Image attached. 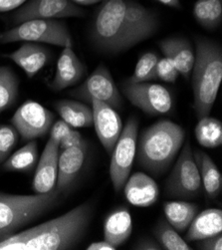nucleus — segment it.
Here are the masks:
<instances>
[{
  "instance_id": "nucleus-35",
  "label": "nucleus",
  "mask_w": 222,
  "mask_h": 250,
  "mask_svg": "<svg viewBox=\"0 0 222 250\" xmlns=\"http://www.w3.org/2000/svg\"><path fill=\"white\" fill-rule=\"evenodd\" d=\"M196 246L202 250H222V236L221 234L208 237L201 240Z\"/></svg>"
},
{
  "instance_id": "nucleus-39",
  "label": "nucleus",
  "mask_w": 222,
  "mask_h": 250,
  "mask_svg": "<svg viewBox=\"0 0 222 250\" xmlns=\"http://www.w3.org/2000/svg\"><path fill=\"white\" fill-rule=\"evenodd\" d=\"M158 1L166 5V6H170V7H174V8H180L181 7L180 0H158Z\"/></svg>"
},
{
  "instance_id": "nucleus-38",
  "label": "nucleus",
  "mask_w": 222,
  "mask_h": 250,
  "mask_svg": "<svg viewBox=\"0 0 222 250\" xmlns=\"http://www.w3.org/2000/svg\"><path fill=\"white\" fill-rule=\"evenodd\" d=\"M87 249L88 250H116L117 248L113 246L111 243H109L108 241L103 240V241H98L90 244L87 247Z\"/></svg>"
},
{
  "instance_id": "nucleus-4",
  "label": "nucleus",
  "mask_w": 222,
  "mask_h": 250,
  "mask_svg": "<svg viewBox=\"0 0 222 250\" xmlns=\"http://www.w3.org/2000/svg\"><path fill=\"white\" fill-rule=\"evenodd\" d=\"M184 131L178 124L161 120L142 132L138 146L139 164L154 174L166 170L182 146Z\"/></svg>"
},
{
  "instance_id": "nucleus-20",
  "label": "nucleus",
  "mask_w": 222,
  "mask_h": 250,
  "mask_svg": "<svg viewBox=\"0 0 222 250\" xmlns=\"http://www.w3.org/2000/svg\"><path fill=\"white\" fill-rule=\"evenodd\" d=\"M222 232V211L209 208L192 219L186 233L187 241H199Z\"/></svg>"
},
{
  "instance_id": "nucleus-14",
  "label": "nucleus",
  "mask_w": 222,
  "mask_h": 250,
  "mask_svg": "<svg viewBox=\"0 0 222 250\" xmlns=\"http://www.w3.org/2000/svg\"><path fill=\"white\" fill-rule=\"evenodd\" d=\"M60 143L49 138L40 161L36 167L33 180V190L38 193H47L53 190L56 187L58 176Z\"/></svg>"
},
{
  "instance_id": "nucleus-6",
  "label": "nucleus",
  "mask_w": 222,
  "mask_h": 250,
  "mask_svg": "<svg viewBox=\"0 0 222 250\" xmlns=\"http://www.w3.org/2000/svg\"><path fill=\"white\" fill-rule=\"evenodd\" d=\"M48 43L61 47H73L71 34L64 22L55 19H32L17 24V26L0 33V42Z\"/></svg>"
},
{
  "instance_id": "nucleus-1",
  "label": "nucleus",
  "mask_w": 222,
  "mask_h": 250,
  "mask_svg": "<svg viewBox=\"0 0 222 250\" xmlns=\"http://www.w3.org/2000/svg\"><path fill=\"white\" fill-rule=\"evenodd\" d=\"M159 28L155 11L135 0H104L92 25L91 38L101 51L117 54L152 37Z\"/></svg>"
},
{
  "instance_id": "nucleus-25",
  "label": "nucleus",
  "mask_w": 222,
  "mask_h": 250,
  "mask_svg": "<svg viewBox=\"0 0 222 250\" xmlns=\"http://www.w3.org/2000/svg\"><path fill=\"white\" fill-rule=\"evenodd\" d=\"M195 137L202 146L214 148L222 145V124L209 116L200 119L195 127Z\"/></svg>"
},
{
  "instance_id": "nucleus-16",
  "label": "nucleus",
  "mask_w": 222,
  "mask_h": 250,
  "mask_svg": "<svg viewBox=\"0 0 222 250\" xmlns=\"http://www.w3.org/2000/svg\"><path fill=\"white\" fill-rule=\"evenodd\" d=\"M85 66L72 47H65L59 57L54 78L49 84L53 91L59 92L76 85L84 76Z\"/></svg>"
},
{
  "instance_id": "nucleus-21",
  "label": "nucleus",
  "mask_w": 222,
  "mask_h": 250,
  "mask_svg": "<svg viewBox=\"0 0 222 250\" xmlns=\"http://www.w3.org/2000/svg\"><path fill=\"white\" fill-rule=\"evenodd\" d=\"M133 231L132 216L128 209L120 208L111 213L104 224L105 240L116 248L131 236Z\"/></svg>"
},
{
  "instance_id": "nucleus-29",
  "label": "nucleus",
  "mask_w": 222,
  "mask_h": 250,
  "mask_svg": "<svg viewBox=\"0 0 222 250\" xmlns=\"http://www.w3.org/2000/svg\"><path fill=\"white\" fill-rule=\"evenodd\" d=\"M155 235L161 245L167 250H190L186 241L172 228L168 221L161 220L155 229Z\"/></svg>"
},
{
  "instance_id": "nucleus-3",
  "label": "nucleus",
  "mask_w": 222,
  "mask_h": 250,
  "mask_svg": "<svg viewBox=\"0 0 222 250\" xmlns=\"http://www.w3.org/2000/svg\"><path fill=\"white\" fill-rule=\"evenodd\" d=\"M222 81V50L218 43L205 38L196 40L192 68L193 109L197 118L209 115Z\"/></svg>"
},
{
  "instance_id": "nucleus-15",
  "label": "nucleus",
  "mask_w": 222,
  "mask_h": 250,
  "mask_svg": "<svg viewBox=\"0 0 222 250\" xmlns=\"http://www.w3.org/2000/svg\"><path fill=\"white\" fill-rule=\"evenodd\" d=\"M88 152V144L82 141L78 146L63 149L58 160V176L55 188L64 193L77 179Z\"/></svg>"
},
{
  "instance_id": "nucleus-5",
  "label": "nucleus",
  "mask_w": 222,
  "mask_h": 250,
  "mask_svg": "<svg viewBox=\"0 0 222 250\" xmlns=\"http://www.w3.org/2000/svg\"><path fill=\"white\" fill-rule=\"evenodd\" d=\"M61 192L17 195L0 192V239L52 209L60 201Z\"/></svg>"
},
{
  "instance_id": "nucleus-10",
  "label": "nucleus",
  "mask_w": 222,
  "mask_h": 250,
  "mask_svg": "<svg viewBox=\"0 0 222 250\" xmlns=\"http://www.w3.org/2000/svg\"><path fill=\"white\" fill-rule=\"evenodd\" d=\"M122 92L129 101L144 113L159 116L168 114L172 109V98L169 91L158 84L125 83Z\"/></svg>"
},
{
  "instance_id": "nucleus-36",
  "label": "nucleus",
  "mask_w": 222,
  "mask_h": 250,
  "mask_svg": "<svg viewBox=\"0 0 222 250\" xmlns=\"http://www.w3.org/2000/svg\"><path fill=\"white\" fill-rule=\"evenodd\" d=\"M27 0H0V12H7L22 6Z\"/></svg>"
},
{
  "instance_id": "nucleus-7",
  "label": "nucleus",
  "mask_w": 222,
  "mask_h": 250,
  "mask_svg": "<svg viewBox=\"0 0 222 250\" xmlns=\"http://www.w3.org/2000/svg\"><path fill=\"white\" fill-rule=\"evenodd\" d=\"M138 129V120L134 117L130 118L112 152L110 176L116 192L124 188L130 177L137 154Z\"/></svg>"
},
{
  "instance_id": "nucleus-2",
  "label": "nucleus",
  "mask_w": 222,
  "mask_h": 250,
  "mask_svg": "<svg viewBox=\"0 0 222 250\" xmlns=\"http://www.w3.org/2000/svg\"><path fill=\"white\" fill-rule=\"evenodd\" d=\"M91 204L84 203L38 227L0 239V250H66L84 236L92 218Z\"/></svg>"
},
{
  "instance_id": "nucleus-11",
  "label": "nucleus",
  "mask_w": 222,
  "mask_h": 250,
  "mask_svg": "<svg viewBox=\"0 0 222 250\" xmlns=\"http://www.w3.org/2000/svg\"><path fill=\"white\" fill-rule=\"evenodd\" d=\"M53 121L54 114L34 101L23 103L11 119L13 127L23 141H32L45 136Z\"/></svg>"
},
{
  "instance_id": "nucleus-13",
  "label": "nucleus",
  "mask_w": 222,
  "mask_h": 250,
  "mask_svg": "<svg viewBox=\"0 0 222 250\" xmlns=\"http://www.w3.org/2000/svg\"><path fill=\"white\" fill-rule=\"evenodd\" d=\"M93 125L97 136L108 154H112L122 131V123L114 108L106 103L92 100Z\"/></svg>"
},
{
  "instance_id": "nucleus-28",
  "label": "nucleus",
  "mask_w": 222,
  "mask_h": 250,
  "mask_svg": "<svg viewBox=\"0 0 222 250\" xmlns=\"http://www.w3.org/2000/svg\"><path fill=\"white\" fill-rule=\"evenodd\" d=\"M19 80L7 66L0 67V113L13 105L18 95Z\"/></svg>"
},
{
  "instance_id": "nucleus-27",
  "label": "nucleus",
  "mask_w": 222,
  "mask_h": 250,
  "mask_svg": "<svg viewBox=\"0 0 222 250\" xmlns=\"http://www.w3.org/2000/svg\"><path fill=\"white\" fill-rule=\"evenodd\" d=\"M193 14L202 27L214 29L222 20V0H197Z\"/></svg>"
},
{
  "instance_id": "nucleus-30",
  "label": "nucleus",
  "mask_w": 222,
  "mask_h": 250,
  "mask_svg": "<svg viewBox=\"0 0 222 250\" xmlns=\"http://www.w3.org/2000/svg\"><path fill=\"white\" fill-rule=\"evenodd\" d=\"M158 61L159 56L156 53L147 52L143 54L138 61L134 73L129 78L127 83L137 84L156 80V67Z\"/></svg>"
},
{
  "instance_id": "nucleus-37",
  "label": "nucleus",
  "mask_w": 222,
  "mask_h": 250,
  "mask_svg": "<svg viewBox=\"0 0 222 250\" xmlns=\"http://www.w3.org/2000/svg\"><path fill=\"white\" fill-rule=\"evenodd\" d=\"M134 249H144V250H159L161 249V246L155 242L152 239L145 238V239H141L138 244H136L134 246Z\"/></svg>"
},
{
  "instance_id": "nucleus-22",
  "label": "nucleus",
  "mask_w": 222,
  "mask_h": 250,
  "mask_svg": "<svg viewBox=\"0 0 222 250\" xmlns=\"http://www.w3.org/2000/svg\"><path fill=\"white\" fill-rule=\"evenodd\" d=\"M55 109L62 120L72 128H88L93 125L91 105L88 106L71 100H61L55 103Z\"/></svg>"
},
{
  "instance_id": "nucleus-12",
  "label": "nucleus",
  "mask_w": 222,
  "mask_h": 250,
  "mask_svg": "<svg viewBox=\"0 0 222 250\" xmlns=\"http://www.w3.org/2000/svg\"><path fill=\"white\" fill-rule=\"evenodd\" d=\"M84 11L71 0H29L13 14L16 24L32 19H60L82 16Z\"/></svg>"
},
{
  "instance_id": "nucleus-24",
  "label": "nucleus",
  "mask_w": 222,
  "mask_h": 250,
  "mask_svg": "<svg viewBox=\"0 0 222 250\" xmlns=\"http://www.w3.org/2000/svg\"><path fill=\"white\" fill-rule=\"evenodd\" d=\"M163 209L170 226L178 231H184L194 218L197 207L186 202H168Z\"/></svg>"
},
{
  "instance_id": "nucleus-18",
  "label": "nucleus",
  "mask_w": 222,
  "mask_h": 250,
  "mask_svg": "<svg viewBox=\"0 0 222 250\" xmlns=\"http://www.w3.org/2000/svg\"><path fill=\"white\" fill-rule=\"evenodd\" d=\"M5 56L25 72L28 78H33L46 65L50 58V53L44 46L33 42H25L14 52Z\"/></svg>"
},
{
  "instance_id": "nucleus-31",
  "label": "nucleus",
  "mask_w": 222,
  "mask_h": 250,
  "mask_svg": "<svg viewBox=\"0 0 222 250\" xmlns=\"http://www.w3.org/2000/svg\"><path fill=\"white\" fill-rule=\"evenodd\" d=\"M18 132L12 126L2 125L0 126V164L9 157L13 147L18 142Z\"/></svg>"
},
{
  "instance_id": "nucleus-32",
  "label": "nucleus",
  "mask_w": 222,
  "mask_h": 250,
  "mask_svg": "<svg viewBox=\"0 0 222 250\" xmlns=\"http://www.w3.org/2000/svg\"><path fill=\"white\" fill-rule=\"evenodd\" d=\"M179 75L180 72L171 60L166 57L159 58L156 67L157 79H161L166 83H175L179 78Z\"/></svg>"
},
{
  "instance_id": "nucleus-40",
  "label": "nucleus",
  "mask_w": 222,
  "mask_h": 250,
  "mask_svg": "<svg viewBox=\"0 0 222 250\" xmlns=\"http://www.w3.org/2000/svg\"><path fill=\"white\" fill-rule=\"evenodd\" d=\"M73 3H78L81 5H92L98 2L104 1V0H71Z\"/></svg>"
},
{
  "instance_id": "nucleus-33",
  "label": "nucleus",
  "mask_w": 222,
  "mask_h": 250,
  "mask_svg": "<svg viewBox=\"0 0 222 250\" xmlns=\"http://www.w3.org/2000/svg\"><path fill=\"white\" fill-rule=\"evenodd\" d=\"M73 128L63 120H59L53 124L50 128V139L60 143L61 140L70 132Z\"/></svg>"
},
{
  "instance_id": "nucleus-26",
  "label": "nucleus",
  "mask_w": 222,
  "mask_h": 250,
  "mask_svg": "<svg viewBox=\"0 0 222 250\" xmlns=\"http://www.w3.org/2000/svg\"><path fill=\"white\" fill-rule=\"evenodd\" d=\"M37 158V143L31 141L7 158L3 163L2 168L5 171H30L35 167Z\"/></svg>"
},
{
  "instance_id": "nucleus-19",
  "label": "nucleus",
  "mask_w": 222,
  "mask_h": 250,
  "mask_svg": "<svg viewBox=\"0 0 222 250\" xmlns=\"http://www.w3.org/2000/svg\"><path fill=\"white\" fill-rule=\"evenodd\" d=\"M164 57L171 60L180 74L188 78L192 71L195 53L190 43L183 38H167L159 43Z\"/></svg>"
},
{
  "instance_id": "nucleus-9",
  "label": "nucleus",
  "mask_w": 222,
  "mask_h": 250,
  "mask_svg": "<svg viewBox=\"0 0 222 250\" xmlns=\"http://www.w3.org/2000/svg\"><path fill=\"white\" fill-rule=\"evenodd\" d=\"M70 95L91 105L92 100L108 104L114 109L121 107V97L108 68L104 64L99 65L87 80Z\"/></svg>"
},
{
  "instance_id": "nucleus-17",
  "label": "nucleus",
  "mask_w": 222,
  "mask_h": 250,
  "mask_svg": "<svg viewBox=\"0 0 222 250\" xmlns=\"http://www.w3.org/2000/svg\"><path fill=\"white\" fill-rule=\"evenodd\" d=\"M128 202L136 207H151L158 201L160 189L157 183L143 172H137L125 184Z\"/></svg>"
},
{
  "instance_id": "nucleus-34",
  "label": "nucleus",
  "mask_w": 222,
  "mask_h": 250,
  "mask_svg": "<svg viewBox=\"0 0 222 250\" xmlns=\"http://www.w3.org/2000/svg\"><path fill=\"white\" fill-rule=\"evenodd\" d=\"M82 135L78 131L72 130L61 140L59 147L63 151V149L78 146L79 144L82 143Z\"/></svg>"
},
{
  "instance_id": "nucleus-23",
  "label": "nucleus",
  "mask_w": 222,
  "mask_h": 250,
  "mask_svg": "<svg viewBox=\"0 0 222 250\" xmlns=\"http://www.w3.org/2000/svg\"><path fill=\"white\" fill-rule=\"evenodd\" d=\"M193 157L199 167L202 184L204 187L205 192L209 197L215 198L220 194L222 188V177L218 167L204 152L195 151Z\"/></svg>"
},
{
  "instance_id": "nucleus-8",
  "label": "nucleus",
  "mask_w": 222,
  "mask_h": 250,
  "mask_svg": "<svg viewBox=\"0 0 222 250\" xmlns=\"http://www.w3.org/2000/svg\"><path fill=\"white\" fill-rule=\"evenodd\" d=\"M202 188L200 170L187 141L165 183V192L171 197L192 198L200 194Z\"/></svg>"
}]
</instances>
